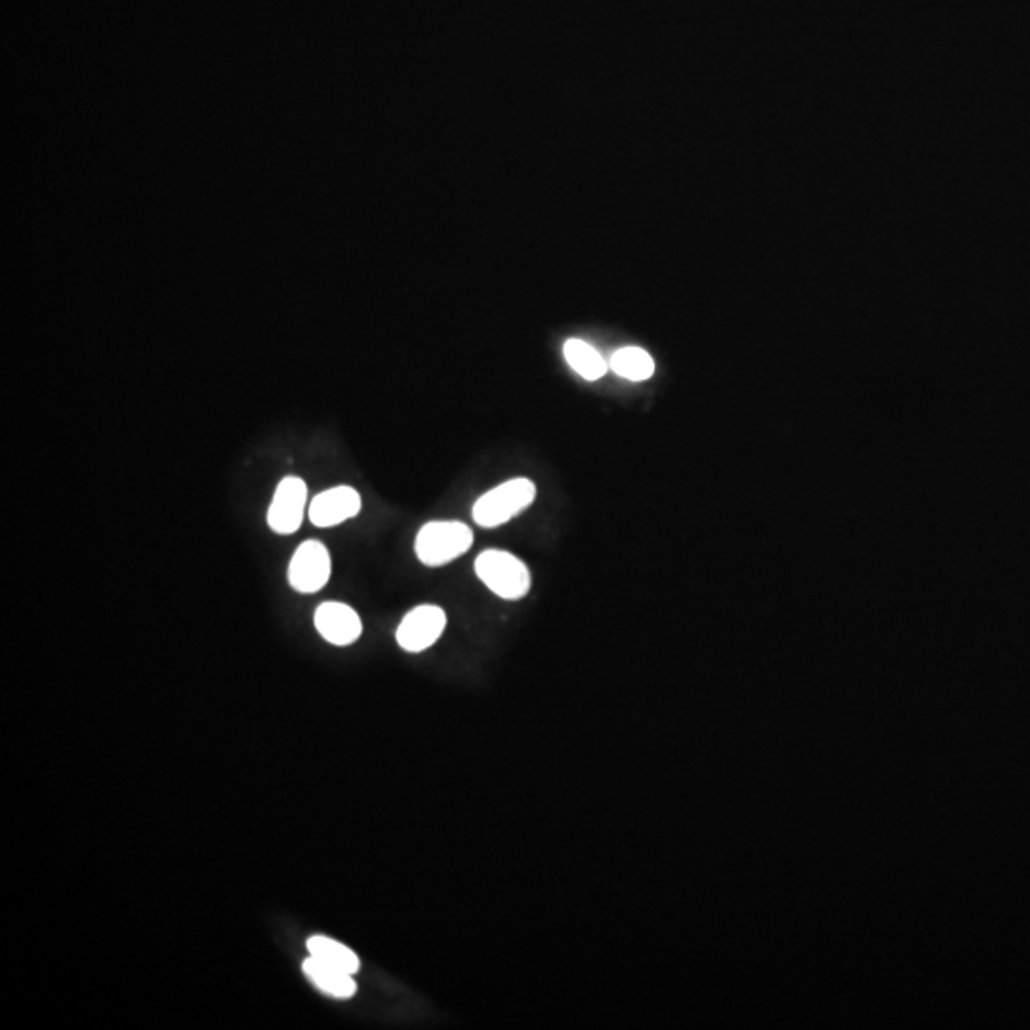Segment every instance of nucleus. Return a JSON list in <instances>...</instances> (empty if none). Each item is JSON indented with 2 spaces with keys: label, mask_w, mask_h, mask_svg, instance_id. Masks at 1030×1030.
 <instances>
[{
  "label": "nucleus",
  "mask_w": 1030,
  "mask_h": 1030,
  "mask_svg": "<svg viewBox=\"0 0 1030 1030\" xmlns=\"http://www.w3.org/2000/svg\"><path fill=\"white\" fill-rule=\"evenodd\" d=\"M360 508H363V501L354 487H332L317 494L316 499L309 502V522L321 529L336 527L340 523L354 519Z\"/></svg>",
  "instance_id": "7"
},
{
  "label": "nucleus",
  "mask_w": 1030,
  "mask_h": 1030,
  "mask_svg": "<svg viewBox=\"0 0 1030 1030\" xmlns=\"http://www.w3.org/2000/svg\"><path fill=\"white\" fill-rule=\"evenodd\" d=\"M473 530L462 522H430L419 530L414 552L424 565L443 566L470 552Z\"/></svg>",
  "instance_id": "3"
},
{
  "label": "nucleus",
  "mask_w": 1030,
  "mask_h": 1030,
  "mask_svg": "<svg viewBox=\"0 0 1030 1030\" xmlns=\"http://www.w3.org/2000/svg\"><path fill=\"white\" fill-rule=\"evenodd\" d=\"M306 977L321 991V993L331 996L334 1000H350L357 993V983H355L352 973L342 972L339 968L324 964L317 958L308 957L302 964Z\"/></svg>",
  "instance_id": "9"
},
{
  "label": "nucleus",
  "mask_w": 1030,
  "mask_h": 1030,
  "mask_svg": "<svg viewBox=\"0 0 1030 1030\" xmlns=\"http://www.w3.org/2000/svg\"><path fill=\"white\" fill-rule=\"evenodd\" d=\"M476 574L494 596L517 602L530 592V571L517 556L506 550H485L476 560Z\"/></svg>",
  "instance_id": "2"
},
{
  "label": "nucleus",
  "mask_w": 1030,
  "mask_h": 1030,
  "mask_svg": "<svg viewBox=\"0 0 1030 1030\" xmlns=\"http://www.w3.org/2000/svg\"><path fill=\"white\" fill-rule=\"evenodd\" d=\"M535 499L537 485L530 479H510L479 496L471 510V517L483 529H496L530 508Z\"/></svg>",
  "instance_id": "1"
},
{
  "label": "nucleus",
  "mask_w": 1030,
  "mask_h": 1030,
  "mask_svg": "<svg viewBox=\"0 0 1030 1030\" xmlns=\"http://www.w3.org/2000/svg\"><path fill=\"white\" fill-rule=\"evenodd\" d=\"M308 506V485L302 478L281 479L267 510V525L277 535H293L300 529Z\"/></svg>",
  "instance_id": "5"
},
{
  "label": "nucleus",
  "mask_w": 1030,
  "mask_h": 1030,
  "mask_svg": "<svg viewBox=\"0 0 1030 1030\" xmlns=\"http://www.w3.org/2000/svg\"><path fill=\"white\" fill-rule=\"evenodd\" d=\"M308 952L309 957L317 958L332 968H339L342 972L355 975L360 970V960L354 950L331 937H324V935L309 937Z\"/></svg>",
  "instance_id": "10"
},
{
  "label": "nucleus",
  "mask_w": 1030,
  "mask_h": 1030,
  "mask_svg": "<svg viewBox=\"0 0 1030 1030\" xmlns=\"http://www.w3.org/2000/svg\"><path fill=\"white\" fill-rule=\"evenodd\" d=\"M447 626V615L437 605H419L407 613L398 632L399 648L407 653H422L432 648L442 638Z\"/></svg>",
  "instance_id": "6"
},
{
  "label": "nucleus",
  "mask_w": 1030,
  "mask_h": 1030,
  "mask_svg": "<svg viewBox=\"0 0 1030 1030\" xmlns=\"http://www.w3.org/2000/svg\"><path fill=\"white\" fill-rule=\"evenodd\" d=\"M313 622L321 638L339 648L352 645L363 633L359 615L350 605L340 602H324L319 605Z\"/></svg>",
  "instance_id": "8"
},
{
  "label": "nucleus",
  "mask_w": 1030,
  "mask_h": 1030,
  "mask_svg": "<svg viewBox=\"0 0 1030 1030\" xmlns=\"http://www.w3.org/2000/svg\"><path fill=\"white\" fill-rule=\"evenodd\" d=\"M611 368L630 382H645L655 375V360L645 350L628 346L613 354Z\"/></svg>",
  "instance_id": "12"
},
{
  "label": "nucleus",
  "mask_w": 1030,
  "mask_h": 1030,
  "mask_svg": "<svg viewBox=\"0 0 1030 1030\" xmlns=\"http://www.w3.org/2000/svg\"><path fill=\"white\" fill-rule=\"evenodd\" d=\"M332 561L327 546L306 540L296 548L288 565V584L300 594H316L331 581Z\"/></svg>",
  "instance_id": "4"
},
{
  "label": "nucleus",
  "mask_w": 1030,
  "mask_h": 1030,
  "mask_svg": "<svg viewBox=\"0 0 1030 1030\" xmlns=\"http://www.w3.org/2000/svg\"><path fill=\"white\" fill-rule=\"evenodd\" d=\"M563 355H565L569 367L573 368L576 375H581L588 382H596L599 378H604L605 373H607V363H605L604 357L599 355L597 350L586 344L584 340H566L565 346H563Z\"/></svg>",
  "instance_id": "11"
}]
</instances>
